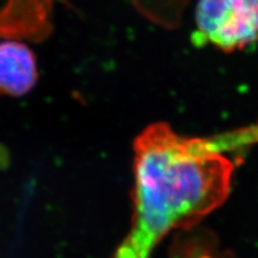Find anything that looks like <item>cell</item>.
<instances>
[{"label": "cell", "instance_id": "4", "mask_svg": "<svg viewBox=\"0 0 258 258\" xmlns=\"http://www.w3.org/2000/svg\"><path fill=\"white\" fill-rule=\"evenodd\" d=\"M220 141L225 151L258 142V125L220 135Z\"/></svg>", "mask_w": 258, "mask_h": 258}, {"label": "cell", "instance_id": "1", "mask_svg": "<svg viewBox=\"0 0 258 258\" xmlns=\"http://www.w3.org/2000/svg\"><path fill=\"white\" fill-rule=\"evenodd\" d=\"M134 217L114 258H150L167 233L188 228L228 197L233 163L209 139L152 124L134 142Z\"/></svg>", "mask_w": 258, "mask_h": 258}, {"label": "cell", "instance_id": "2", "mask_svg": "<svg viewBox=\"0 0 258 258\" xmlns=\"http://www.w3.org/2000/svg\"><path fill=\"white\" fill-rule=\"evenodd\" d=\"M195 21L198 45L236 52L258 40V0H198Z\"/></svg>", "mask_w": 258, "mask_h": 258}, {"label": "cell", "instance_id": "3", "mask_svg": "<svg viewBox=\"0 0 258 258\" xmlns=\"http://www.w3.org/2000/svg\"><path fill=\"white\" fill-rule=\"evenodd\" d=\"M37 78L35 55L27 45L0 42V94L22 96L35 86Z\"/></svg>", "mask_w": 258, "mask_h": 258}]
</instances>
